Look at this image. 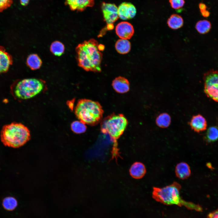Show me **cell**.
<instances>
[{"label": "cell", "mask_w": 218, "mask_h": 218, "mask_svg": "<svg viewBox=\"0 0 218 218\" xmlns=\"http://www.w3.org/2000/svg\"><path fill=\"white\" fill-rule=\"evenodd\" d=\"M50 51L54 55L57 56H61L64 53L65 47L64 44L61 42L56 41L51 43L50 46Z\"/></svg>", "instance_id": "cell-22"}, {"label": "cell", "mask_w": 218, "mask_h": 218, "mask_svg": "<svg viewBox=\"0 0 218 218\" xmlns=\"http://www.w3.org/2000/svg\"><path fill=\"white\" fill-rule=\"evenodd\" d=\"M46 88L45 81L37 78H28L14 82L11 87L10 92L15 99L24 100L35 96Z\"/></svg>", "instance_id": "cell-4"}, {"label": "cell", "mask_w": 218, "mask_h": 218, "mask_svg": "<svg viewBox=\"0 0 218 218\" xmlns=\"http://www.w3.org/2000/svg\"><path fill=\"white\" fill-rule=\"evenodd\" d=\"M206 218H218V208L209 213Z\"/></svg>", "instance_id": "cell-28"}, {"label": "cell", "mask_w": 218, "mask_h": 218, "mask_svg": "<svg viewBox=\"0 0 218 218\" xmlns=\"http://www.w3.org/2000/svg\"><path fill=\"white\" fill-rule=\"evenodd\" d=\"M171 7L175 9L182 8L185 4L184 0H169Z\"/></svg>", "instance_id": "cell-26"}, {"label": "cell", "mask_w": 218, "mask_h": 218, "mask_svg": "<svg viewBox=\"0 0 218 218\" xmlns=\"http://www.w3.org/2000/svg\"><path fill=\"white\" fill-rule=\"evenodd\" d=\"M117 35L121 39H129L133 36L134 29L133 25L127 21L119 23L115 28Z\"/></svg>", "instance_id": "cell-10"}, {"label": "cell", "mask_w": 218, "mask_h": 218, "mask_svg": "<svg viewBox=\"0 0 218 218\" xmlns=\"http://www.w3.org/2000/svg\"><path fill=\"white\" fill-rule=\"evenodd\" d=\"M181 186L174 182L163 188L153 187L152 193L153 198L156 201L166 205H175L184 206L187 208L201 211L202 208L198 204L183 200L180 195Z\"/></svg>", "instance_id": "cell-2"}, {"label": "cell", "mask_w": 218, "mask_h": 218, "mask_svg": "<svg viewBox=\"0 0 218 218\" xmlns=\"http://www.w3.org/2000/svg\"><path fill=\"white\" fill-rule=\"evenodd\" d=\"M119 17L123 20L130 19L135 16L137 10L135 6L132 3L123 2L118 8Z\"/></svg>", "instance_id": "cell-9"}, {"label": "cell", "mask_w": 218, "mask_h": 218, "mask_svg": "<svg viewBox=\"0 0 218 218\" xmlns=\"http://www.w3.org/2000/svg\"><path fill=\"white\" fill-rule=\"evenodd\" d=\"M30 0H19L21 4L24 6L27 5L29 2Z\"/></svg>", "instance_id": "cell-30"}, {"label": "cell", "mask_w": 218, "mask_h": 218, "mask_svg": "<svg viewBox=\"0 0 218 218\" xmlns=\"http://www.w3.org/2000/svg\"><path fill=\"white\" fill-rule=\"evenodd\" d=\"M65 5L72 11L82 12L88 7H92L94 3V0H65Z\"/></svg>", "instance_id": "cell-11"}, {"label": "cell", "mask_w": 218, "mask_h": 218, "mask_svg": "<svg viewBox=\"0 0 218 218\" xmlns=\"http://www.w3.org/2000/svg\"><path fill=\"white\" fill-rule=\"evenodd\" d=\"M104 21L107 24V28L111 30L113 28V24L118 18V8L114 4L103 2L101 5Z\"/></svg>", "instance_id": "cell-8"}, {"label": "cell", "mask_w": 218, "mask_h": 218, "mask_svg": "<svg viewBox=\"0 0 218 218\" xmlns=\"http://www.w3.org/2000/svg\"><path fill=\"white\" fill-rule=\"evenodd\" d=\"M199 8L201 13L207 10L206 5L203 3H200L199 4Z\"/></svg>", "instance_id": "cell-29"}, {"label": "cell", "mask_w": 218, "mask_h": 218, "mask_svg": "<svg viewBox=\"0 0 218 218\" xmlns=\"http://www.w3.org/2000/svg\"><path fill=\"white\" fill-rule=\"evenodd\" d=\"M31 138L28 128L20 123L13 122L3 126L0 132L1 140L6 146L17 148L28 141Z\"/></svg>", "instance_id": "cell-3"}, {"label": "cell", "mask_w": 218, "mask_h": 218, "mask_svg": "<svg viewBox=\"0 0 218 218\" xmlns=\"http://www.w3.org/2000/svg\"><path fill=\"white\" fill-rule=\"evenodd\" d=\"M2 205L4 208L6 210L8 211H12L17 206L18 202L14 197H8L3 199Z\"/></svg>", "instance_id": "cell-23"}, {"label": "cell", "mask_w": 218, "mask_h": 218, "mask_svg": "<svg viewBox=\"0 0 218 218\" xmlns=\"http://www.w3.org/2000/svg\"><path fill=\"white\" fill-rule=\"evenodd\" d=\"M103 113L98 102L86 99L79 100L74 109L75 114L79 121L92 126L101 121Z\"/></svg>", "instance_id": "cell-5"}, {"label": "cell", "mask_w": 218, "mask_h": 218, "mask_svg": "<svg viewBox=\"0 0 218 218\" xmlns=\"http://www.w3.org/2000/svg\"><path fill=\"white\" fill-rule=\"evenodd\" d=\"M128 124V121L122 114H111L102 120L101 130L105 134H108L114 141L123 133Z\"/></svg>", "instance_id": "cell-6"}, {"label": "cell", "mask_w": 218, "mask_h": 218, "mask_svg": "<svg viewBox=\"0 0 218 218\" xmlns=\"http://www.w3.org/2000/svg\"><path fill=\"white\" fill-rule=\"evenodd\" d=\"M12 3V0H0V12L10 7Z\"/></svg>", "instance_id": "cell-27"}, {"label": "cell", "mask_w": 218, "mask_h": 218, "mask_svg": "<svg viewBox=\"0 0 218 218\" xmlns=\"http://www.w3.org/2000/svg\"><path fill=\"white\" fill-rule=\"evenodd\" d=\"M26 63L27 66L32 70H36L40 68L42 64V61L36 54H30L27 57Z\"/></svg>", "instance_id": "cell-17"}, {"label": "cell", "mask_w": 218, "mask_h": 218, "mask_svg": "<svg viewBox=\"0 0 218 218\" xmlns=\"http://www.w3.org/2000/svg\"><path fill=\"white\" fill-rule=\"evenodd\" d=\"M203 78L204 92L208 97L218 102V71H209Z\"/></svg>", "instance_id": "cell-7"}, {"label": "cell", "mask_w": 218, "mask_h": 218, "mask_svg": "<svg viewBox=\"0 0 218 218\" xmlns=\"http://www.w3.org/2000/svg\"><path fill=\"white\" fill-rule=\"evenodd\" d=\"M115 47L116 50L119 53L125 54L130 51L131 44L128 40L120 39L117 41Z\"/></svg>", "instance_id": "cell-18"}, {"label": "cell", "mask_w": 218, "mask_h": 218, "mask_svg": "<svg viewBox=\"0 0 218 218\" xmlns=\"http://www.w3.org/2000/svg\"><path fill=\"white\" fill-rule=\"evenodd\" d=\"M13 63L12 56L0 46V74L7 72Z\"/></svg>", "instance_id": "cell-12"}, {"label": "cell", "mask_w": 218, "mask_h": 218, "mask_svg": "<svg viewBox=\"0 0 218 218\" xmlns=\"http://www.w3.org/2000/svg\"><path fill=\"white\" fill-rule=\"evenodd\" d=\"M171 121L170 116L168 114L165 113L159 115L156 119V123L157 126L162 128L168 127L170 125Z\"/></svg>", "instance_id": "cell-21"}, {"label": "cell", "mask_w": 218, "mask_h": 218, "mask_svg": "<svg viewBox=\"0 0 218 218\" xmlns=\"http://www.w3.org/2000/svg\"><path fill=\"white\" fill-rule=\"evenodd\" d=\"M211 27L210 23L206 20L198 21L196 25L197 30L201 34H204L208 32L210 29Z\"/></svg>", "instance_id": "cell-24"}, {"label": "cell", "mask_w": 218, "mask_h": 218, "mask_svg": "<svg viewBox=\"0 0 218 218\" xmlns=\"http://www.w3.org/2000/svg\"><path fill=\"white\" fill-rule=\"evenodd\" d=\"M175 173L179 178L184 180L188 178L190 175L191 170L188 164L184 162L178 163L176 166Z\"/></svg>", "instance_id": "cell-15"}, {"label": "cell", "mask_w": 218, "mask_h": 218, "mask_svg": "<svg viewBox=\"0 0 218 218\" xmlns=\"http://www.w3.org/2000/svg\"><path fill=\"white\" fill-rule=\"evenodd\" d=\"M204 139L208 143H211L218 140V127L213 126L207 130Z\"/></svg>", "instance_id": "cell-20"}, {"label": "cell", "mask_w": 218, "mask_h": 218, "mask_svg": "<svg viewBox=\"0 0 218 218\" xmlns=\"http://www.w3.org/2000/svg\"><path fill=\"white\" fill-rule=\"evenodd\" d=\"M131 176L134 178L139 179L143 177L146 173L144 165L141 163L136 162L134 163L130 169Z\"/></svg>", "instance_id": "cell-16"}, {"label": "cell", "mask_w": 218, "mask_h": 218, "mask_svg": "<svg viewBox=\"0 0 218 218\" xmlns=\"http://www.w3.org/2000/svg\"><path fill=\"white\" fill-rule=\"evenodd\" d=\"M189 124L192 129L197 133H200L205 130L207 127L206 120L200 114L193 116Z\"/></svg>", "instance_id": "cell-13"}, {"label": "cell", "mask_w": 218, "mask_h": 218, "mask_svg": "<svg viewBox=\"0 0 218 218\" xmlns=\"http://www.w3.org/2000/svg\"><path fill=\"white\" fill-rule=\"evenodd\" d=\"M183 21L182 17L177 14L172 15L168 19L167 24L169 27L173 29H178L182 26Z\"/></svg>", "instance_id": "cell-19"}, {"label": "cell", "mask_w": 218, "mask_h": 218, "mask_svg": "<svg viewBox=\"0 0 218 218\" xmlns=\"http://www.w3.org/2000/svg\"><path fill=\"white\" fill-rule=\"evenodd\" d=\"M99 45L93 38L79 44L75 49L78 66L87 71L101 72L103 54Z\"/></svg>", "instance_id": "cell-1"}, {"label": "cell", "mask_w": 218, "mask_h": 218, "mask_svg": "<svg viewBox=\"0 0 218 218\" xmlns=\"http://www.w3.org/2000/svg\"><path fill=\"white\" fill-rule=\"evenodd\" d=\"M112 86L117 93L123 94L127 92L130 89V83L125 78L119 76L115 78L112 81Z\"/></svg>", "instance_id": "cell-14"}, {"label": "cell", "mask_w": 218, "mask_h": 218, "mask_svg": "<svg viewBox=\"0 0 218 218\" xmlns=\"http://www.w3.org/2000/svg\"><path fill=\"white\" fill-rule=\"evenodd\" d=\"M71 128L74 133L80 134L84 133L86 131L87 127L85 124L80 121H77L71 123Z\"/></svg>", "instance_id": "cell-25"}]
</instances>
